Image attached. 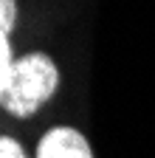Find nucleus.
<instances>
[{
    "label": "nucleus",
    "instance_id": "obj_6",
    "mask_svg": "<svg viewBox=\"0 0 155 158\" xmlns=\"http://www.w3.org/2000/svg\"><path fill=\"white\" fill-rule=\"evenodd\" d=\"M20 158H31V155H28V152H26V155H20Z\"/></svg>",
    "mask_w": 155,
    "mask_h": 158
},
{
    "label": "nucleus",
    "instance_id": "obj_3",
    "mask_svg": "<svg viewBox=\"0 0 155 158\" xmlns=\"http://www.w3.org/2000/svg\"><path fill=\"white\" fill-rule=\"evenodd\" d=\"M17 17H20L17 0H0V34H11L17 26Z\"/></svg>",
    "mask_w": 155,
    "mask_h": 158
},
{
    "label": "nucleus",
    "instance_id": "obj_4",
    "mask_svg": "<svg viewBox=\"0 0 155 158\" xmlns=\"http://www.w3.org/2000/svg\"><path fill=\"white\" fill-rule=\"evenodd\" d=\"M14 51H11V43H9V34H0V90H3L6 79H9V71L14 65Z\"/></svg>",
    "mask_w": 155,
    "mask_h": 158
},
{
    "label": "nucleus",
    "instance_id": "obj_5",
    "mask_svg": "<svg viewBox=\"0 0 155 158\" xmlns=\"http://www.w3.org/2000/svg\"><path fill=\"white\" fill-rule=\"evenodd\" d=\"M20 155H26V150H23V144L17 138L0 135V158H20Z\"/></svg>",
    "mask_w": 155,
    "mask_h": 158
},
{
    "label": "nucleus",
    "instance_id": "obj_1",
    "mask_svg": "<svg viewBox=\"0 0 155 158\" xmlns=\"http://www.w3.org/2000/svg\"><path fill=\"white\" fill-rule=\"evenodd\" d=\"M62 73L54 56L43 51H28L14 59L9 79L0 90V107L14 118L37 116L59 90Z\"/></svg>",
    "mask_w": 155,
    "mask_h": 158
},
{
    "label": "nucleus",
    "instance_id": "obj_2",
    "mask_svg": "<svg viewBox=\"0 0 155 158\" xmlns=\"http://www.w3.org/2000/svg\"><path fill=\"white\" fill-rule=\"evenodd\" d=\"M34 158H96L90 138L76 130L71 124H59L43 133V138L37 141Z\"/></svg>",
    "mask_w": 155,
    "mask_h": 158
}]
</instances>
